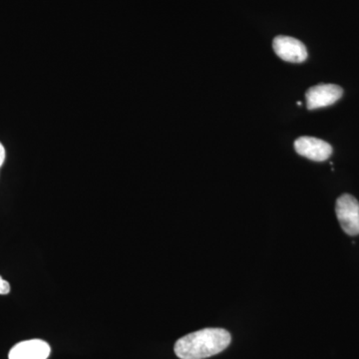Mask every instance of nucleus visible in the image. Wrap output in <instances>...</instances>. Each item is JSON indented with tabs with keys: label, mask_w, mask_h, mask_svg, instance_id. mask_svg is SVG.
<instances>
[{
	"label": "nucleus",
	"mask_w": 359,
	"mask_h": 359,
	"mask_svg": "<svg viewBox=\"0 0 359 359\" xmlns=\"http://www.w3.org/2000/svg\"><path fill=\"white\" fill-rule=\"evenodd\" d=\"M230 332L223 328H205L181 337L175 353L181 359H204L216 355L231 344Z\"/></svg>",
	"instance_id": "f257e3e1"
},
{
	"label": "nucleus",
	"mask_w": 359,
	"mask_h": 359,
	"mask_svg": "<svg viewBox=\"0 0 359 359\" xmlns=\"http://www.w3.org/2000/svg\"><path fill=\"white\" fill-rule=\"evenodd\" d=\"M335 212L342 230L347 235H359V203L353 196L348 194L340 196L337 201Z\"/></svg>",
	"instance_id": "f03ea898"
},
{
	"label": "nucleus",
	"mask_w": 359,
	"mask_h": 359,
	"mask_svg": "<svg viewBox=\"0 0 359 359\" xmlns=\"http://www.w3.org/2000/svg\"><path fill=\"white\" fill-rule=\"evenodd\" d=\"M342 95H344V90L339 85H316L306 91V107L309 110L327 107L337 102Z\"/></svg>",
	"instance_id": "7ed1b4c3"
},
{
	"label": "nucleus",
	"mask_w": 359,
	"mask_h": 359,
	"mask_svg": "<svg viewBox=\"0 0 359 359\" xmlns=\"http://www.w3.org/2000/svg\"><path fill=\"white\" fill-rule=\"evenodd\" d=\"M273 51L283 61L292 63H302L308 58L306 45L294 37L276 36L273 41Z\"/></svg>",
	"instance_id": "20e7f679"
},
{
	"label": "nucleus",
	"mask_w": 359,
	"mask_h": 359,
	"mask_svg": "<svg viewBox=\"0 0 359 359\" xmlns=\"http://www.w3.org/2000/svg\"><path fill=\"white\" fill-rule=\"evenodd\" d=\"M297 154L316 162H323L332 154V147L327 142L314 137L304 136L294 142Z\"/></svg>",
	"instance_id": "39448f33"
},
{
	"label": "nucleus",
	"mask_w": 359,
	"mask_h": 359,
	"mask_svg": "<svg viewBox=\"0 0 359 359\" xmlns=\"http://www.w3.org/2000/svg\"><path fill=\"white\" fill-rule=\"evenodd\" d=\"M50 346L41 339H30L15 344L9 351V359H47L50 355Z\"/></svg>",
	"instance_id": "423d86ee"
},
{
	"label": "nucleus",
	"mask_w": 359,
	"mask_h": 359,
	"mask_svg": "<svg viewBox=\"0 0 359 359\" xmlns=\"http://www.w3.org/2000/svg\"><path fill=\"white\" fill-rule=\"evenodd\" d=\"M11 292V285L0 276V294H7Z\"/></svg>",
	"instance_id": "0eeeda50"
},
{
	"label": "nucleus",
	"mask_w": 359,
	"mask_h": 359,
	"mask_svg": "<svg viewBox=\"0 0 359 359\" xmlns=\"http://www.w3.org/2000/svg\"><path fill=\"white\" fill-rule=\"evenodd\" d=\"M4 160H6V149H4L2 144L0 143V167L4 164Z\"/></svg>",
	"instance_id": "6e6552de"
},
{
	"label": "nucleus",
	"mask_w": 359,
	"mask_h": 359,
	"mask_svg": "<svg viewBox=\"0 0 359 359\" xmlns=\"http://www.w3.org/2000/svg\"><path fill=\"white\" fill-rule=\"evenodd\" d=\"M297 105H299V106H302V102H301V101H299V102H297Z\"/></svg>",
	"instance_id": "1a4fd4ad"
}]
</instances>
